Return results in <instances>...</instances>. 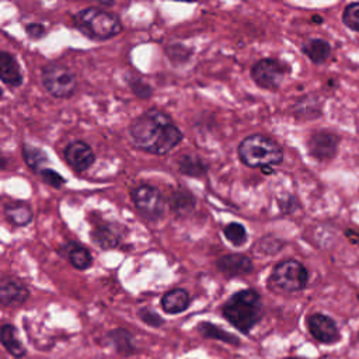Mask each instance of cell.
Masks as SVG:
<instances>
[{
	"instance_id": "1",
	"label": "cell",
	"mask_w": 359,
	"mask_h": 359,
	"mask_svg": "<svg viewBox=\"0 0 359 359\" xmlns=\"http://www.w3.org/2000/svg\"><path fill=\"white\" fill-rule=\"evenodd\" d=\"M129 135L135 147L156 156L168 154L183 141V132L166 113L157 109L139 115L131 124Z\"/></svg>"
},
{
	"instance_id": "2",
	"label": "cell",
	"mask_w": 359,
	"mask_h": 359,
	"mask_svg": "<svg viewBox=\"0 0 359 359\" xmlns=\"http://www.w3.org/2000/svg\"><path fill=\"white\" fill-rule=\"evenodd\" d=\"M222 314L237 331L248 335L264 316L261 295L254 289L239 291L225 302Z\"/></svg>"
},
{
	"instance_id": "3",
	"label": "cell",
	"mask_w": 359,
	"mask_h": 359,
	"mask_svg": "<svg viewBox=\"0 0 359 359\" xmlns=\"http://www.w3.org/2000/svg\"><path fill=\"white\" fill-rule=\"evenodd\" d=\"M237 154L244 166L261 170L278 166L284 160V150L281 145L261 134H254L244 138L237 147Z\"/></svg>"
},
{
	"instance_id": "4",
	"label": "cell",
	"mask_w": 359,
	"mask_h": 359,
	"mask_svg": "<svg viewBox=\"0 0 359 359\" xmlns=\"http://www.w3.org/2000/svg\"><path fill=\"white\" fill-rule=\"evenodd\" d=\"M74 27L87 38L107 41L122 31L121 20L100 8H87L74 16Z\"/></svg>"
},
{
	"instance_id": "5",
	"label": "cell",
	"mask_w": 359,
	"mask_h": 359,
	"mask_svg": "<svg viewBox=\"0 0 359 359\" xmlns=\"http://www.w3.org/2000/svg\"><path fill=\"white\" fill-rule=\"evenodd\" d=\"M309 273L296 260H285L276 265L268 280V288L278 294H295L306 288Z\"/></svg>"
},
{
	"instance_id": "6",
	"label": "cell",
	"mask_w": 359,
	"mask_h": 359,
	"mask_svg": "<svg viewBox=\"0 0 359 359\" xmlns=\"http://www.w3.org/2000/svg\"><path fill=\"white\" fill-rule=\"evenodd\" d=\"M41 79L47 92L55 99H70L77 90L76 74L67 66L56 62L42 67Z\"/></svg>"
},
{
	"instance_id": "7",
	"label": "cell",
	"mask_w": 359,
	"mask_h": 359,
	"mask_svg": "<svg viewBox=\"0 0 359 359\" xmlns=\"http://www.w3.org/2000/svg\"><path fill=\"white\" fill-rule=\"evenodd\" d=\"M132 202L136 211L147 221L156 222L164 215L166 200L160 190L150 184H142L134 189Z\"/></svg>"
},
{
	"instance_id": "8",
	"label": "cell",
	"mask_w": 359,
	"mask_h": 359,
	"mask_svg": "<svg viewBox=\"0 0 359 359\" xmlns=\"http://www.w3.org/2000/svg\"><path fill=\"white\" fill-rule=\"evenodd\" d=\"M288 70V66L277 59H261L251 67V79L258 87L276 92L281 87Z\"/></svg>"
},
{
	"instance_id": "9",
	"label": "cell",
	"mask_w": 359,
	"mask_h": 359,
	"mask_svg": "<svg viewBox=\"0 0 359 359\" xmlns=\"http://www.w3.org/2000/svg\"><path fill=\"white\" fill-rule=\"evenodd\" d=\"M308 328L312 337L321 344L330 345L340 340V330L330 316L321 313L310 314L308 319Z\"/></svg>"
},
{
	"instance_id": "10",
	"label": "cell",
	"mask_w": 359,
	"mask_h": 359,
	"mask_svg": "<svg viewBox=\"0 0 359 359\" xmlns=\"http://www.w3.org/2000/svg\"><path fill=\"white\" fill-rule=\"evenodd\" d=\"M65 160L74 171H86L96 161V154L88 143L73 141L65 147Z\"/></svg>"
},
{
	"instance_id": "11",
	"label": "cell",
	"mask_w": 359,
	"mask_h": 359,
	"mask_svg": "<svg viewBox=\"0 0 359 359\" xmlns=\"http://www.w3.org/2000/svg\"><path fill=\"white\" fill-rule=\"evenodd\" d=\"M30 298L29 288L16 278L3 277L0 281V303L3 308L20 306Z\"/></svg>"
},
{
	"instance_id": "12",
	"label": "cell",
	"mask_w": 359,
	"mask_h": 359,
	"mask_svg": "<svg viewBox=\"0 0 359 359\" xmlns=\"http://www.w3.org/2000/svg\"><path fill=\"white\" fill-rule=\"evenodd\" d=\"M216 266L225 277L234 278L250 274L253 271L254 264L248 255L236 253L221 257L216 262Z\"/></svg>"
},
{
	"instance_id": "13",
	"label": "cell",
	"mask_w": 359,
	"mask_h": 359,
	"mask_svg": "<svg viewBox=\"0 0 359 359\" xmlns=\"http://www.w3.org/2000/svg\"><path fill=\"white\" fill-rule=\"evenodd\" d=\"M338 138L334 134L319 132L314 134L309 141V152L317 160L333 159L337 153Z\"/></svg>"
},
{
	"instance_id": "14",
	"label": "cell",
	"mask_w": 359,
	"mask_h": 359,
	"mask_svg": "<svg viewBox=\"0 0 359 359\" xmlns=\"http://www.w3.org/2000/svg\"><path fill=\"white\" fill-rule=\"evenodd\" d=\"M161 309L167 314H180L184 313L191 305V296L189 291L183 288H174L166 292L161 298Z\"/></svg>"
},
{
	"instance_id": "15",
	"label": "cell",
	"mask_w": 359,
	"mask_h": 359,
	"mask_svg": "<svg viewBox=\"0 0 359 359\" xmlns=\"http://www.w3.org/2000/svg\"><path fill=\"white\" fill-rule=\"evenodd\" d=\"M0 79L10 87H20L23 84V73L15 55L3 51L0 54Z\"/></svg>"
},
{
	"instance_id": "16",
	"label": "cell",
	"mask_w": 359,
	"mask_h": 359,
	"mask_svg": "<svg viewBox=\"0 0 359 359\" xmlns=\"http://www.w3.org/2000/svg\"><path fill=\"white\" fill-rule=\"evenodd\" d=\"M59 253L62 255H65L69 262L72 264V266H74L79 271H86L90 266L93 265V255L90 253L84 246L70 241L67 244H65Z\"/></svg>"
},
{
	"instance_id": "17",
	"label": "cell",
	"mask_w": 359,
	"mask_h": 359,
	"mask_svg": "<svg viewBox=\"0 0 359 359\" xmlns=\"http://www.w3.org/2000/svg\"><path fill=\"white\" fill-rule=\"evenodd\" d=\"M3 212L6 219L17 228H24L33 221V211L30 205L22 201L6 202L3 205Z\"/></svg>"
},
{
	"instance_id": "18",
	"label": "cell",
	"mask_w": 359,
	"mask_h": 359,
	"mask_svg": "<svg viewBox=\"0 0 359 359\" xmlns=\"http://www.w3.org/2000/svg\"><path fill=\"white\" fill-rule=\"evenodd\" d=\"M0 340H2L3 348L15 358H23L27 355V348L22 342L17 334V328L13 324H3L0 328Z\"/></svg>"
},
{
	"instance_id": "19",
	"label": "cell",
	"mask_w": 359,
	"mask_h": 359,
	"mask_svg": "<svg viewBox=\"0 0 359 359\" xmlns=\"http://www.w3.org/2000/svg\"><path fill=\"white\" fill-rule=\"evenodd\" d=\"M197 331L207 340H215V341H221L225 342L228 345H233V346H240V338L236 337L234 334L221 328L219 326L209 323V321H202L197 326Z\"/></svg>"
},
{
	"instance_id": "20",
	"label": "cell",
	"mask_w": 359,
	"mask_h": 359,
	"mask_svg": "<svg viewBox=\"0 0 359 359\" xmlns=\"http://www.w3.org/2000/svg\"><path fill=\"white\" fill-rule=\"evenodd\" d=\"M109 338L113 344V346L115 348V351L120 355H125V356H131L134 355L138 348L135 344V338L132 335L131 331H128L127 328H114L109 333Z\"/></svg>"
},
{
	"instance_id": "21",
	"label": "cell",
	"mask_w": 359,
	"mask_h": 359,
	"mask_svg": "<svg viewBox=\"0 0 359 359\" xmlns=\"http://www.w3.org/2000/svg\"><path fill=\"white\" fill-rule=\"evenodd\" d=\"M92 239L99 247L104 250L117 248L121 244V234L110 223L97 225L92 232Z\"/></svg>"
},
{
	"instance_id": "22",
	"label": "cell",
	"mask_w": 359,
	"mask_h": 359,
	"mask_svg": "<svg viewBox=\"0 0 359 359\" xmlns=\"http://www.w3.org/2000/svg\"><path fill=\"white\" fill-rule=\"evenodd\" d=\"M209 170V166L205 163L204 159L194 156V154H184L178 159V171L189 175L201 178L204 177Z\"/></svg>"
},
{
	"instance_id": "23",
	"label": "cell",
	"mask_w": 359,
	"mask_h": 359,
	"mask_svg": "<svg viewBox=\"0 0 359 359\" xmlns=\"http://www.w3.org/2000/svg\"><path fill=\"white\" fill-rule=\"evenodd\" d=\"M168 205L177 216H187L196 208V198L186 190H180L171 194Z\"/></svg>"
},
{
	"instance_id": "24",
	"label": "cell",
	"mask_w": 359,
	"mask_h": 359,
	"mask_svg": "<svg viewBox=\"0 0 359 359\" xmlns=\"http://www.w3.org/2000/svg\"><path fill=\"white\" fill-rule=\"evenodd\" d=\"M305 55L314 63H323L330 58L331 48L324 40H310L302 48Z\"/></svg>"
},
{
	"instance_id": "25",
	"label": "cell",
	"mask_w": 359,
	"mask_h": 359,
	"mask_svg": "<svg viewBox=\"0 0 359 359\" xmlns=\"http://www.w3.org/2000/svg\"><path fill=\"white\" fill-rule=\"evenodd\" d=\"M22 153H23L26 164L33 171H40L41 173L44 170V166L48 163V156L40 147L30 146V145H23Z\"/></svg>"
},
{
	"instance_id": "26",
	"label": "cell",
	"mask_w": 359,
	"mask_h": 359,
	"mask_svg": "<svg viewBox=\"0 0 359 359\" xmlns=\"http://www.w3.org/2000/svg\"><path fill=\"white\" fill-rule=\"evenodd\" d=\"M225 237L236 247H241L247 243V230L246 228L239 222H232L223 229Z\"/></svg>"
},
{
	"instance_id": "27",
	"label": "cell",
	"mask_w": 359,
	"mask_h": 359,
	"mask_svg": "<svg viewBox=\"0 0 359 359\" xmlns=\"http://www.w3.org/2000/svg\"><path fill=\"white\" fill-rule=\"evenodd\" d=\"M127 80H128V84L135 96H138L139 99H150L152 97L153 88L142 77H139L136 74H128Z\"/></svg>"
},
{
	"instance_id": "28",
	"label": "cell",
	"mask_w": 359,
	"mask_h": 359,
	"mask_svg": "<svg viewBox=\"0 0 359 359\" xmlns=\"http://www.w3.org/2000/svg\"><path fill=\"white\" fill-rule=\"evenodd\" d=\"M138 317L149 327H153V328H160L164 326L166 320L159 314L156 313L154 310L149 309V308H142L139 309L138 312Z\"/></svg>"
},
{
	"instance_id": "29",
	"label": "cell",
	"mask_w": 359,
	"mask_h": 359,
	"mask_svg": "<svg viewBox=\"0 0 359 359\" xmlns=\"http://www.w3.org/2000/svg\"><path fill=\"white\" fill-rule=\"evenodd\" d=\"M255 247L262 254H277L280 250H282V241L274 236H265L257 243Z\"/></svg>"
},
{
	"instance_id": "30",
	"label": "cell",
	"mask_w": 359,
	"mask_h": 359,
	"mask_svg": "<svg viewBox=\"0 0 359 359\" xmlns=\"http://www.w3.org/2000/svg\"><path fill=\"white\" fill-rule=\"evenodd\" d=\"M342 20L346 27L359 33V3H352L346 6L342 15Z\"/></svg>"
},
{
	"instance_id": "31",
	"label": "cell",
	"mask_w": 359,
	"mask_h": 359,
	"mask_svg": "<svg viewBox=\"0 0 359 359\" xmlns=\"http://www.w3.org/2000/svg\"><path fill=\"white\" fill-rule=\"evenodd\" d=\"M40 174H41L42 182L45 184L54 187V189H62L65 186V183H66V180L59 173H56V171H54L51 168H44Z\"/></svg>"
},
{
	"instance_id": "32",
	"label": "cell",
	"mask_w": 359,
	"mask_h": 359,
	"mask_svg": "<svg viewBox=\"0 0 359 359\" xmlns=\"http://www.w3.org/2000/svg\"><path fill=\"white\" fill-rule=\"evenodd\" d=\"M26 33H27L30 40L38 41V40H41V38H44L47 35V29L42 24L31 23V24L26 26Z\"/></svg>"
},
{
	"instance_id": "33",
	"label": "cell",
	"mask_w": 359,
	"mask_h": 359,
	"mask_svg": "<svg viewBox=\"0 0 359 359\" xmlns=\"http://www.w3.org/2000/svg\"><path fill=\"white\" fill-rule=\"evenodd\" d=\"M285 359H306V358H302V356H288Z\"/></svg>"
},
{
	"instance_id": "34",
	"label": "cell",
	"mask_w": 359,
	"mask_h": 359,
	"mask_svg": "<svg viewBox=\"0 0 359 359\" xmlns=\"http://www.w3.org/2000/svg\"><path fill=\"white\" fill-rule=\"evenodd\" d=\"M2 168H3V170L6 168V159H5V157H2Z\"/></svg>"
},
{
	"instance_id": "35",
	"label": "cell",
	"mask_w": 359,
	"mask_h": 359,
	"mask_svg": "<svg viewBox=\"0 0 359 359\" xmlns=\"http://www.w3.org/2000/svg\"><path fill=\"white\" fill-rule=\"evenodd\" d=\"M358 340H359V333H358Z\"/></svg>"
}]
</instances>
